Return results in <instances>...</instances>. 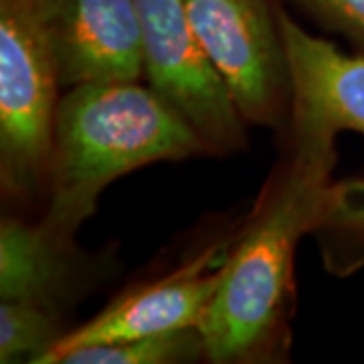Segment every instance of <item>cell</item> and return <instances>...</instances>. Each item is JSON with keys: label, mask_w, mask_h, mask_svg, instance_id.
<instances>
[{"label": "cell", "mask_w": 364, "mask_h": 364, "mask_svg": "<svg viewBox=\"0 0 364 364\" xmlns=\"http://www.w3.org/2000/svg\"><path fill=\"white\" fill-rule=\"evenodd\" d=\"M191 25L247 124L279 126L294 85L277 13L267 0H184Z\"/></svg>", "instance_id": "cell-4"}, {"label": "cell", "mask_w": 364, "mask_h": 364, "mask_svg": "<svg viewBox=\"0 0 364 364\" xmlns=\"http://www.w3.org/2000/svg\"><path fill=\"white\" fill-rule=\"evenodd\" d=\"M312 233L330 269L346 273L364 263V178L330 182Z\"/></svg>", "instance_id": "cell-10"}, {"label": "cell", "mask_w": 364, "mask_h": 364, "mask_svg": "<svg viewBox=\"0 0 364 364\" xmlns=\"http://www.w3.org/2000/svg\"><path fill=\"white\" fill-rule=\"evenodd\" d=\"M207 152L198 134L138 81L71 87L57 107L49 205L41 221L53 233L75 239L116 178Z\"/></svg>", "instance_id": "cell-2"}, {"label": "cell", "mask_w": 364, "mask_h": 364, "mask_svg": "<svg viewBox=\"0 0 364 364\" xmlns=\"http://www.w3.org/2000/svg\"><path fill=\"white\" fill-rule=\"evenodd\" d=\"M336 134L291 112V148L255 203L223 265L221 284L198 322L210 363H272L289 344L296 310L294 261L312 233L336 162Z\"/></svg>", "instance_id": "cell-1"}, {"label": "cell", "mask_w": 364, "mask_h": 364, "mask_svg": "<svg viewBox=\"0 0 364 364\" xmlns=\"http://www.w3.org/2000/svg\"><path fill=\"white\" fill-rule=\"evenodd\" d=\"M81 275L75 239L16 217L0 223V298L26 301L57 312L73 296Z\"/></svg>", "instance_id": "cell-9"}, {"label": "cell", "mask_w": 364, "mask_h": 364, "mask_svg": "<svg viewBox=\"0 0 364 364\" xmlns=\"http://www.w3.org/2000/svg\"><path fill=\"white\" fill-rule=\"evenodd\" d=\"M328 28L364 47V0H296Z\"/></svg>", "instance_id": "cell-13"}, {"label": "cell", "mask_w": 364, "mask_h": 364, "mask_svg": "<svg viewBox=\"0 0 364 364\" xmlns=\"http://www.w3.org/2000/svg\"><path fill=\"white\" fill-rule=\"evenodd\" d=\"M65 334L57 312L49 308L26 301L0 304V363L26 358L39 364Z\"/></svg>", "instance_id": "cell-12"}, {"label": "cell", "mask_w": 364, "mask_h": 364, "mask_svg": "<svg viewBox=\"0 0 364 364\" xmlns=\"http://www.w3.org/2000/svg\"><path fill=\"white\" fill-rule=\"evenodd\" d=\"M59 85L37 0H0V184L6 198L49 195Z\"/></svg>", "instance_id": "cell-3"}, {"label": "cell", "mask_w": 364, "mask_h": 364, "mask_svg": "<svg viewBox=\"0 0 364 364\" xmlns=\"http://www.w3.org/2000/svg\"><path fill=\"white\" fill-rule=\"evenodd\" d=\"M225 259L223 241L200 249L164 277L122 294L90 322L67 332L39 364H57L81 346L196 328L221 284Z\"/></svg>", "instance_id": "cell-7"}, {"label": "cell", "mask_w": 364, "mask_h": 364, "mask_svg": "<svg viewBox=\"0 0 364 364\" xmlns=\"http://www.w3.org/2000/svg\"><path fill=\"white\" fill-rule=\"evenodd\" d=\"M205 356L198 328H184L144 338L91 344L65 352L57 364H174Z\"/></svg>", "instance_id": "cell-11"}, {"label": "cell", "mask_w": 364, "mask_h": 364, "mask_svg": "<svg viewBox=\"0 0 364 364\" xmlns=\"http://www.w3.org/2000/svg\"><path fill=\"white\" fill-rule=\"evenodd\" d=\"M286 47L294 102L291 112L322 122L326 128L364 136V55H346L330 41L314 37L275 6Z\"/></svg>", "instance_id": "cell-8"}, {"label": "cell", "mask_w": 364, "mask_h": 364, "mask_svg": "<svg viewBox=\"0 0 364 364\" xmlns=\"http://www.w3.org/2000/svg\"><path fill=\"white\" fill-rule=\"evenodd\" d=\"M61 85L132 83L146 75L136 0H37Z\"/></svg>", "instance_id": "cell-6"}, {"label": "cell", "mask_w": 364, "mask_h": 364, "mask_svg": "<svg viewBox=\"0 0 364 364\" xmlns=\"http://www.w3.org/2000/svg\"><path fill=\"white\" fill-rule=\"evenodd\" d=\"M150 90L198 134L210 154L247 146L239 114L219 71L210 63L184 0H136Z\"/></svg>", "instance_id": "cell-5"}]
</instances>
